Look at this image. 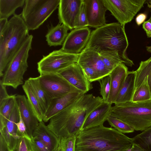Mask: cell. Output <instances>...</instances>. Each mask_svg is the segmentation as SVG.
I'll use <instances>...</instances> for the list:
<instances>
[{"label": "cell", "instance_id": "cell-25", "mask_svg": "<svg viewBox=\"0 0 151 151\" xmlns=\"http://www.w3.org/2000/svg\"><path fill=\"white\" fill-rule=\"evenodd\" d=\"M16 95H10L6 100L0 104V131L5 127L14 108Z\"/></svg>", "mask_w": 151, "mask_h": 151}, {"label": "cell", "instance_id": "cell-47", "mask_svg": "<svg viewBox=\"0 0 151 151\" xmlns=\"http://www.w3.org/2000/svg\"><path fill=\"white\" fill-rule=\"evenodd\" d=\"M147 50L149 52L151 53V46H146Z\"/></svg>", "mask_w": 151, "mask_h": 151}, {"label": "cell", "instance_id": "cell-21", "mask_svg": "<svg viewBox=\"0 0 151 151\" xmlns=\"http://www.w3.org/2000/svg\"><path fill=\"white\" fill-rule=\"evenodd\" d=\"M135 71H128L125 81L117 95L114 104L132 101L135 89Z\"/></svg>", "mask_w": 151, "mask_h": 151}, {"label": "cell", "instance_id": "cell-18", "mask_svg": "<svg viewBox=\"0 0 151 151\" xmlns=\"http://www.w3.org/2000/svg\"><path fill=\"white\" fill-rule=\"evenodd\" d=\"M128 68L124 63L118 64L110 72L111 89L107 103H115L118 93L125 80Z\"/></svg>", "mask_w": 151, "mask_h": 151}, {"label": "cell", "instance_id": "cell-44", "mask_svg": "<svg viewBox=\"0 0 151 151\" xmlns=\"http://www.w3.org/2000/svg\"><path fill=\"white\" fill-rule=\"evenodd\" d=\"M8 21L7 18L0 19V33L2 32L6 27Z\"/></svg>", "mask_w": 151, "mask_h": 151}, {"label": "cell", "instance_id": "cell-7", "mask_svg": "<svg viewBox=\"0 0 151 151\" xmlns=\"http://www.w3.org/2000/svg\"><path fill=\"white\" fill-rule=\"evenodd\" d=\"M60 0H25L21 14L29 30L38 28L59 6Z\"/></svg>", "mask_w": 151, "mask_h": 151}, {"label": "cell", "instance_id": "cell-22", "mask_svg": "<svg viewBox=\"0 0 151 151\" xmlns=\"http://www.w3.org/2000/svg\"><path fill=\"white\" fill-rule=\"evenodd\" d=\"M69 29L63 24L59 23L55 26L52 25L45 36L48 45L50 46L63 45L68 35Z\"/></svg>", "mask_w": 151, "mask_h": 151}, {"label": "cell", "instance_id": "cell-12", "mask_svg": "<svg viewBox=\"0 0 151 151\" xmlns=\"http://www.w3.org/2000/svg\"><path fill=\"white\" fill-rule=\"evenodd\" d=\"M83 0H60L58 7V18L60 24L69 29H75Z\"/></svg>", "mask_w": 151, "mask_h": 151}, {"label": "cell", "instance_id": "cell-43", "mask_svg": "<svg viewBox=\"0 0 151 151\" xmlns=\"http://www.w3.org/2000/svg\"><path fill=\"white\" fill-rule=\"evenodd\" d=\"M0 151H9L2 136L0 135Z\"/></svg>", "mask_w": 151, "mask_h": 151}, {"label": "cell", "instance_id": "cell-20", "mask_svg": "<svg viewBox=\"0 0 151 151\" xmlns=\"http://www.w3.org/2000/svg\"><path fill=\"white\" fill-rule=\"evenodd\" d=\"M112 104L103 102L93 110L84 121L82 130L103 125L109 115Z\"/></svg>", "mask_w": 151, "mask_h": 151}, {"label": "cell", "instance_id": "cell-38", "mask_svg": "<svg viewBox=\"0 0 151 151\" xmlns=\"http://www.w3.org/2000/svg\"><path fill=\"white\" fill-rule=\"evenodd\" d=\"M19 119L17 124L18 134L21 137H23L31 140V139L27 134L26 126L22 118L19 111Z\"/></svg>", "mask_w": 151, "mask_h": 151}, {"label": "cell", "instance_id": "cell-2", "mask_svg": "<svg viewBox=\"0 0 151 151\" xmlns=\"http://www.w3.org/2000/svg\"><path fill=\"white\" fill-rule=\"evenodd\" d=\"M129 45L125 26L118 22L106 24L91 32L85 48L105 55L120 58L124 63L132 67V60L128 57L126 51Z\"/></svg>", "mask_w": 151, "mask_h": 151}, {"label": "cell", "instance_id": "cell-8", "mask_svg": "<svg viewBox=\"0 0 151 151\" xmlns=\"http://www.w3.org/2000/svg\"><path fill=\"white\" fill-rule=\"evenodd\" d=\"M107 10L122 26L130 22L143 6L145 0H103Z\"/></svg>", "mask_w": 151, "mask_h": 151}, {"label": "cell", "instance_id": "cell-6", "mask_svg": "<svg viewBox=\"0 0 151 151\" xmlns=\"http://www.w3.org/2000/svg\"><path fill=\"white\" fill-rule=\"evenodd\" d=\"M32 39V35H29L9 64L0 80L4 85L16 89L23 83V76L28 67L27 60Z\"/></svg>", "mask_w": 151, "mask_h": 151}, {"label": "cell", "instance_id": "cell-48", "mask_svg": "<svg viewBox=\"0 0 151 151\" xmlns=\"http://www.w3.org/2000/svg\"><path fill=\"white\" fill-rule=\"evenodd\" d=\"M132 146L126 150L125 151H132Z\"/></svg>", "mask_w": 151, "mask_h": 151}, {"label": "cell", "instance_id": "cell-32", "mask_svg": "<svg viewBox=\"0 0 151 151\" xmlns=\"http://www.w3.org/2000/svg\"><path fill=\"white\" fill-rule=\"evenodd\" d=\"M100 86V93L103 101L107 102L111 89V78L109 75L98 81Z\"/></svg>", "mask_w": 151, "mask_h": 151}, {"label": "cell", "instance_id": "cell-49", "mask_svg": "<svg viewBox=\"0 0 151 151\" xmlns=\"http://www.w3.org/2000/svg\"><path fill=\"white\" fill-rule=\"evenodd\" d=\"M56 151H62V148L60 146L58 148Z\"/></svg>", "mask_w": 151, "mask_h": 151}, {"label": "cell", "instance_id": "cell-17", "mask_svg": "<svg viewBox=\"0 0 151 151\" xmlns=\"http://www.w3.org/2000/svg\"><path fill=\"white\" fill-rule=\"evenodd\" d=\"M16 101L19 111L26 126L27 134L31 139L39 122L33 112L24 95H17Z\"/></svg>", "mask_w": 151, "mask_h": 151}, {"label": "cell", "instance_id": "cell-45", "mask_svg": "<svg viewBox=\"0 0 151 151\" xmlns=\"http://www.w3.org/2000/svg\"><path fill=\"white\" fill-rule=\"evenodd\" d=\"M132 147V151H144L138 145L134 143H133Z\"/></svg>", "mask_w": 151, "mask_h": 151}, {"label": "cell", "instance_id": "cell-26", "mask_svg": "<svg viewBox=\"0 0 151 151\" xmlns=\"http://www.w3.org/2000/svg\"><path fill=\"white\" fill-rule=\"evenodd\" d=\"M135 71V88L138 87L145 78L147 76L148 82L151 91V57L146 60L141 61L139 68Z\"/></svg>", "mask_w": 151, "mask_h": 151}, {"label": "cell", "instance_id": "cell-29", "mask_svg": "<svg viewBox=\"0 0 151 151\" xmlns=\"http://www.w3.org/2000/svg\"><path fill=\"white\" fill-rule=\"evenodd\" d=\"M132 139V143L144 151H151V127Z\"/></svg>", "mask_w": 151, "mask_h": 151}, {"label": "cell", "instance_id": "cell-24", "mask_svg": "<svg viewBox=\"0 0 151 151\" xmlns=\"http://www.w3.org/2000/svg\"><path fill=\"white\" fill-rule=\"evenodd\" d=\"M27 99L31 108L40 122L43 121V113L40 102L33 91L27 80L22 86Z\"/></svg>", "mask_w": 151, "mask_h": 151}, {"label": "cell", "instance_id": "cell-41", "mask_svg": "<svg viewBox=\"0 0 151 151\" xmlns=\"http://www.w3.org/2000/svg\"><path fill=\"white\" fill-rule=\"evenodd\" d=\"M142 28L148 38L151 37V15L148 20L145 21L142 24Z\"/></svg>", "mask_w": 151, "mask_h": 151}, {"label": "cell", "instance_id": "cell-30", "mask_svg": "<svg viewBox=\"0 0 151 151\" xmlns=\"http://www.w3.org/2000/svg\"><path fill=\"white\" fill-rule=\"evenodd\" d=\"M19 118V109L16 101L13 111L5 127L11 135L17 139L21 137L18 134L17 126Z\"/></svg>", "mask_w": 151, "mask_h": 151}, {"label": "cell", "instance_id": "cell-15", "mask_svg": "<svg viewBox=\"0 0 151 151\" xmlns=\"http://www.w3.org/2000/svg\"><path fill=\"white\" fill-rule=\"evenodd\" d=\"M88 26L96 29L106 24L105 14L107 10L103 0H83Z\"/></svg>", "mask_w": 151, "mask_h": 151}, {"label": "cell", "instance_id": "cell-40", "mask_svg": "<svg viewBox=\"0 0 151 151\" xmlns=\"http://www.w3.org/2000/svg\"><path fill=\"white\" fill-rule=\"evenodd\" d=\"M6 86L0 82V104L6 100L10 96L7 91Z\"/></svg>", "mask_w": 151, "mask_h": 151}, {"label": "cell", "instance_id": "cell-14", "mask_svg": "<svg viewBox=\"0 0 151 151\" xmlns=\"http://www.w3.org/2000/svg\"><path fill=\"white\" fill-rule=\"evenodd\" d=\"M80 66H86L93 70L99 80L109 75L111 71L105 65L99 53L93 50L85 48L79 54L77 62Z\"/></svg>", "mask_w": 151, "mask_h": 151}, {"label": "cell", "instance_id": "cell-11", "mask_svg": "<svg viewBox=\"0 0 151 151\" xmlns=\"http://www.w3.org/2000/svg\"><path fill=\"white\" fill-rule=\"evenodd\" d=\"M91 33L88 27L73 29L68 34L60 49L70 54H80L87 44Z\"/></svg>", "mask_w": 151, "mask_h": 151}, {"label": "cell", "instance_id": "cell-13", "mask_svg": "<svg viewBox=\"0 0 151 151\" xmlns=\"http://www.w3.org/2000/svg\"><path fill=\"white\" fill-rule=\"evenodd\" d=\"M58 74L73 86L85 94L93 88L83 70L77 62L60 71Z\"/></svg>", "mask_w": 151, "mask_h": 151}, {"label": "cell", "instance_id": "cell-19", "mask_svg": "<svg viewBox=\"0 0 151 151\" xmlns=\"http://www.w3.org/2000/svg\"><path fill=\"white\" fill-rule=\"evenodd\" d=\"M44 122H39L33 132L32 137L41 141L50 151H56L60 146L61 139L50 130Z\"/></svg>", "mask_w": 151, "mask_h": 151}, {"label": "cell", "instance_id": "cell-4", "mask_svg": "<svg viewBox=\"0 0 151 151\" xmlns=\"http://www.w3.org/2000/svg\"><path fill=\"white\" fill-rule=\"evenodd\" d=\"M29 29L21 14H15L0 33V76L29 35Z\"/></svg>", "mask_w": 151, "mask_h": 151}, {"label": "cell", "instance_id": "cell-36", "mask_svg": "<svg viewBox=\"0 0 151 151\" xmlns=\"http://www.w3.org/2000/svg\"><path fill=\"white\" fill-rule=\"evenodd\" d=\"M76 137L61 139L60 145L62 151H76Z\"/></svg>", "mask_w": 151, "mask_h": 151}, {"label": "cell", "instance_id": "cell-27", "mask_svg": "<svg viewBox=\"0 0 151 151\" xmlns=\"http://www.w3.org/2000/svg\"><path fill=\"white\" fill-rule=\"evenodd\" d=\"M25 0H0V19L15 14L16 9L24 5Z\"/></svg>", "mask_w": 151, "mask_h": 151}, {"label": "cell", "instance_id": "cell-28", "mask_svg": "<svg viewBox=\"0 0 151 151\" xmlns=\"http://www.w3.org/2000/svg\"><path fill=\"white\" fill-rule=\"evenodd\" d=\"M151 100V91L147 76L145 78L142 84L135 88L132 101L139 102Z\"/></svg>", "mask_w": 151, "mask_h": 151}, {"label": "cell", "instance_id": "cell-46", "mask_svg": "<svg viewBox=\"0 0 151 151\" xmlns=\"http://www.w3.org/2000/svg\"><path fill=\"white\" fill-rule=\"evenodd\" d=\"M147 3L148 7L151 9V0H146L145 3Z\"/></svg>", "mask_w": 151, "mask_h": 151}, {"label": "cell", "instance_id": "cell-23", "mask_svg": "<svg viewBox=\"0 0 151 151\" xmlns=\"http://www.w3.org/2000/svg\"><path fill=\"white\" fill-rule=\"evenodd\" d=\"M27 80L40 102L44 114L48 108L51 99L40 84L37 77H30Z\"/></svg>", "mask_w": 151, "mask_h": 151}, {"label": "cell", "instance_id": "cell-31", "mask_svg": "<svg viewBox=\"0 0 151 151\" xmlns=\"http://www.w3.org/2000/svg\"><path fill=\"white\" fill-rule=\"evenodd\" d=\"M107 121L109 124L120 132L124 133H129L134 132V129L129 124L122 121L109 115Z\"/></svg>", "mask_w": 151, "mask_h": 151}, {"label": "cell", "instance_id": "cell-1", "mask_svg": "<svg viewBox=\"0 0 151 151\" xmlns=\"http://www.w3.org/2000/svg\"><path fill=\"white\" fill-rule=\"evenodd\" d=\"M101 97L84 94L50 120L49 129L60 139L76 137L85 119L103 102Z\"/></svg>", "mask_w": 151, "mask_h": 151}, {"label": "cell", "instance_id": "cell-42", "mask_svg": "<svg viewBox=\"0 0 151 151\" xmlns=\"http://www.w3.org/2000/svg\"><path fill=\"white\" fill-rule=\"evenodd\" d=\"M147 14L144 13H140L138 14L135 18V22L138 26L143 24L146 19Z\"/></svg>", "mask_w": 151, "mask_h": 151}, {"label": "cell", "instance_id": "cell-35", "mask_svg": "<svg viewBox=\"0 0 151 151\" xmlns=\"http://www.w3.org/2000/svg\"><path fill=\"white\" fill-rule=\"evenodd\" d=\"M100 55L105 65L111 71L119 64L124 63L122 60L119 58L107 55Z\"/></svg>", "mask_w": 151, "mask_h": 151}, {"label": "cell", "instance_id": "cell-33", "mask_svg": "<svg viewBox=\"0 0 151 151\" xmlns=\"http://www.w3.org/2000/svg\"><path fill=\"white\" fill-rule=\"evenodd\" d=\"M0 134L5 140L9 151H14L17 145L19 139H17L11 135L5 127L0 131Z\"/></svg>", "mask_w": 151, "mask_h": 151}, {"label": "cell", "instance_id": "cell-39", "mask_svg": "<svg viewBox=\"0 0 151 151\" xmlns=\"http://www.w3.org/2000/svg\"><path fill=\"white\" fill-rule=\"evenodd\" d=\"M30 142L33 151H50L42 142L36 138L32 137Z\"/></svg>", "mask_w": 151, "mask_h": 151}, {"label": "cell", "instance_id": "cell-5", "mask_svg": "<svg viewBox=\"0 0 151 151\" xmlns=\"http://www.w3.org/2000/svg\"><path fill=\"white\" fill-rule=\"evenodd\" d=\"M109 115L128 124L134 130L143 131L151 127V100L114 104Z\"/></svg>", "mask_w": 151, "mask_h": 151}, {"label": "cell", "instance_id": "cell-10", "mask_svg": "<svg viewBox=\"0 0 151 151\" xmlns=\"http://www.w3.org/2000/svg\"><path fill=\"white\" fill-rule=\"evenodd\" d=\"M37 78L40 84L51 99L78 90L58 73L43 74Z\"/></svg>", "mask_w": 151, "mask_h": 151}, {"label": "cell", "instance_id": "cell-16", "mask_svg": "<svg viewBox=\"0 0 151 151\" xmlns=\"http://www.w3.org/2000/svg\"><path fill=\"white\" fill-rule=\"evenodd\" d=\"M84 93L76 90L60 97L51 99L48 108L44 114L43 121L47 122L53 116L71 105Z\"/></svg>", "mask_w": 151, "mask_h": 151}, {"label": "cell", "instance_id": "cell-34", "mask_svg": "<svg viewBox=\"0 0 151 151\" xmlns=\"http://www.w3.org/2000/svg\"><path fill=\"white\" fill-rule=\"evenodd\" d=\"M88 26L87 16L83 0L81 7L75 29Z\"/></svg>", "mask_w": 151, "mask_h": 151}, {"label": "cell", "instance_id": "cell-3", "mask_svg": "<svg viewBox=\"0 0 151 151\" xmlns=\"http://www.w3.org/2000/svg\"><path fill=\"white\" fill-rule=\"evenodd\" d=\"M132 144V138L101 125L81 131L76 136V151H125Z\"/></svg>", "mask_w": 151, "mask_h": 151}, {"label": "cell", "instance_id": "cell-9", "mask_svg": "<svg viewBox=\"0 0 151 151\" xmlns=\"http://www.w3.org/2000/svg\"><path fill=\"white\" fill-rule=\"evenodd\" d=\"M79 54L66 53L61 49L54 51L47 55L43 56L37 63L38 72L40 75L58 73L71 65L77 62Z\"/></svg>", "mask_w": 151, "mask_h": 151}, {"label": "cell", "instance_id": "cell-37", "mask_svg": "<svg viewBox=\"0 0 151 151\" xmlns=\"http://www.w3.org/2000/svg\"><path fill=\"white\" fill-rule=\"evenodd\" d=\"M14 151H33L30 140L21 137L19 139L17 145Z\"/></svg>", "mask_w": 151, "mask_h": 151}]
</instances>
